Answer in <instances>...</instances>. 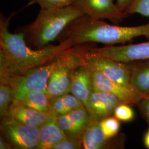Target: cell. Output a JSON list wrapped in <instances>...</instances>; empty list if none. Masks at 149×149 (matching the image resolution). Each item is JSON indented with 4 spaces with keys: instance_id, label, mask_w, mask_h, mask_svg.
Listing matches in <instances>:
<instances>
[{
    "instance_id": "cell-1",
    "label": "cell",
    "mask_w": 149,
    "mask_h": 149,
    "mask_svg": "<svg viewBox=\"0 0 149 149\" xmlns=\"http://www.w3.org/2000/svg\"><path fill=\"white\" fill-rule=\"evenodd\" d=\"M12 16L0 15V83L27 70L49 64L65 50L72 47L67 41L33 49L27 44L24 34L8 30Z\"/></svg>"
},
{
    "instance_id": "cell-2",
    "label": "cell",
    "mask_w": 149,
    "mask_h": 149,
    "mask_svg": "<svg viewBox=\"0 0 149 149\" xmlns=\"http://www.w3.org/2000/svg\"><path fill=\"white\" fill-rule=\"evenodd\" d=\"M143 36L149 37V22L136 26H119L84 15L70 23L56 40L59 43L67 41L72 47L90 43L108 46Z\"/></svg>"
},
{
    "instance_id": "cell-3",
    "label": "cell",
    "mask_w": 149,
    "mask_h": 149,
    "mask_svg": "<svg viewBox=\"0 0 149 149\" xmlns=\"http://www.w3.org/2000/svg\"><path fill=\"white\" fill-rule=\"evenodd\" d=\"M84 15L72 4L59 8L41 9L36 19L21 32L28 45L42 49L56 40L70 23Z\"/></svg>"
},
{
    "instance_id": "cell-4",
    "label": "cell",
    "mask_w": 149,
    "mask_h": 149,
    "mask_svg": "<svg viewBox=\"0 0 149 149\" xmlns=\"http://www.w3.org/2000/svg\"><path fill=\"white\" fill-rule=\"evenodd\" d=\"M87 44L74 46L58 56L48 81L47 93L51 98L70 93L74 70L84 61V53Z\"/></svg>"
},
{
    "instance_id": "cell-5",
    "label": "cell",
    "mask_w": 149,
    "mask_h": 149,
    "mask_svg": "<svg viewBox=\"0 0 149 149\" xmlns=\"http://www.w3.org/2000/svg\"><path fill=\"white\" fill-rule=\"evenodd\" d=\"M56 58L49 64L15 75L4 83L11 86L13 92V100L31 91L47 92L48 81L56 64Z\"/></svg>"
},
{
    "instance_id": "cell-6",
    "label": "cell",
    "mask_w": 149,
    "mask_h": 149,
    "mask_svg": "<svg viewBox=\"0 0 149 149\" xmlns=\"http://www.w3.org/2000/svg\"><path fill=\"white\" fill-rule=\"evenodd\" d=\"M38 127H31L10 117L1 119V136L5 139L13 149H38Z\"/></svg>"
},
{
    "instance_id": "cell-7",
    "label": "cell",
    "mask_w": 149,
    "mask_h": 149,
    "mask_svg": "<svg viewBox=\"0 0 149 149\" xmlns=\"http://www.w3.org/2000/svg\"><path fill=\"white\" fill-rule=\"evenodd\" d=\"M88 66L92 72L95 91H101L113 94L123 103L131 106L138 105L140 102L148 95L136 90L130 84L124 85L110 80L99 70L89 65Z\"/></svg>"
},
{
    "instance_id": "cell-8",
    "label": "cell",
    "mask_w": 149,
    "mask_h": 149,
    "mask_svg": "<svg viewBox=\"0 0 149 149\" xmlns=\"http://www.w3.org/2000/svg\"><path fill=\"white\" fill-rule=\"evenodd\" d=\"M88 50L91 53L98 56L129 63L149 60V40L129 45H106L101 48L95 47L90 45Z\"/></svg>"
},
{
    "instance_id": "cell-9",
    "label": "cell",
    "mask_w": 149,
    "mask_h": 149,
    "mask_svg": "<svg viewBox=\"0 0 149 149\" xmlns=\"http://www.w3.org/2000/svg\"><path fill=\"white\" fill-rule=\"evenodd\" d=\"M89 45L88 43L84 53L86 64L101 71L110 80L124 85L130 84V70L128 63L91 53L88 50Z\"/></svg>"
},
{
    "instance_id": "cell-10",
    "label": "cell",
    "mask_w": 149,
    "mask_h": 149,
    "mask_svg": "<svg viewBox=\"0 0 149 149\" xmlns=\"http://www.w3.org/2000/svg\"><path fill=\"white\" fill-rule=\"evenodd\" d=\"M72 5L85 15L98 19H107L118 24L126 18L113 0H74Z\"/></svg>"
},
{
    "instance_id": "cell-11",
    "label": "cell",
    "mask_w": 149,
    "mask_h": 149,
    "mask_svg": "<svg viewBox=\"0 0 149 149\" xmlns=\"http://www.w3.org/2000/svg\"><path fill=\"white\" fill-rule=\"evenodd\" d=\"M122 103V102L113 94L94 90L86 109L91 118L100 122L106 118L113 116L116 108Z\"/></svg>"
},
{
    "instance_id": "cell-12",
    "label": "cell",
    "mask_w": 149,
    "mask_h": 149,
    "mask_svg": "<svg viewBox=\"0 0 149 149\" xmlns=\"http://www.w3.org/2000/svg\"><path fill=\"white\" fill-rule=\"evenodd\" d=\"M91 119L90 116L85 107L64 115L56 116V120L60 128L68 138L81 140Z\"/></svg>"
},
{
    "instance_id": "cell-13",
    "label": "cell",
    "mask_w": 149,
    "mask_h": 149,
    "mask_svg": "<svg viewBox=\"0 0 149 149\" xmlns=\"http://www.w3.org/2000/svg\"><path fill=\"white\" fill-rule=\"evenodd\" d=\"M93 91L91 70L88 65L86 64L84 60L74 70L72 77L70 93L79 99L87 108L91 96Z\"/></svg>"
},
{
    "instance_id": "cell-14",
    "label": "cell",
    "mask_w": 149,
    "mask_h": 149,
    "mask_svg": "<svg viewBox=\"0 0 149 149\" xmlns=\"http://www.w3.org/2000/svg\"><path fill=\"white\" fill-rule=\"evenodd\" d=\"M54 115L53 112H42L17 102H12L7 117L31 127L39 128L47 122Z\"/></svg>"
},
{
    "instance_id": "cell-15",
    "label": "cell",
    "mask_w": 149,
    "mask_h": 149,
    "mask_svg": "<svg viewBox=\"0 0 149 149\" xmlns=\"http://www.w3.org/2000/svg\"><path fill=\"white\" fill-rule=\"evenodd\" d=\"M114 138H107L102 131L100 122L91 118L81 138L82 147L84 149H109L114 146L113 145L115 143Z\"/></svg>"
},
{
    "instance_id": "cell-16",
    "label": "cell",
    "mask_w": 149,
    "mask_h": 149,
    "mask_svg": "<svg viewBox=\"0 0 149 149\" xmlns=\"http://www.w3.org/2000/svg\"><path fill=\"white\" fill-rule=\"evenodd\" d=\"M56 115L39 127L38 149H53L67 136L58 124Z\"/></svg>"
},
{
    "instance_id": "cell-17",
    "label": "cell",
    "mask_w": 149,
    "mask_h": 149,
    "mask_svg": "<svg viewBox=\"0 0 149 149\" xmlns=\"http://www.w3.org/2000/svg\"><path fill=\"white\" fill-rule=\"evenodd\" d=\"M128 64L130 70V84L139 92L149 94V60Z\"/></svg>"
},
{
    "instance_id": "cell-18",
    "label": "cell",
    "mask_w": 149,
    "mask_h": 149,
    "mask_svg": "<svg viewBox=\"0 0 149 149\" xmlns=\"http://www.w3.org/2000/svg\"><path fill=\"white\" fill-rule=\"evenodd\" d=\"M52 98L46 92L31 91L13 100L24 106L42 112H50Z\"/></svg>"
},
{
    "instance_id": "cell-19",
    "label": "cell",
    "mask_w": 149,
    "mask_h": 149,
    "mask_svg": "<svg viewBox=\"0 0 149 149\" xmlns=\"http://www.w3.org/2000/svg\"><path fill=\"white\" fill-rule=\"evenodd\" d=\"M85 107L83 103L71 93L52 98L51 111L57 116L64 115Z\"/></svg>"
},
{
    "instance_id": "cell-20",
    "label": "cell",
    "mask_w": 149,
    "mask_h": 149,
    "mask_svg": "<svg viewBox=\"0 0 149 149\" xmlns=\"http://www.w3.org/2000/svg\"><path fill=\"white\" fill-rule=\"evenodd\" d=\"M13 100V92L11 86L0 83V117L1 119L8 116L10 107Z\"/></svg>"
},
{
    "instance_id": "cell-21",
    "label": "cell",
    "mask_w": 149,
    "mask_h": 149,
    "mask_svg": "<svg viewBox=\"0 0 149 149\" xmlns=\"http://www.w3.org/2000/svg\"><path fill=\"white\" fill-rule=\"evenodd\" d=\"M100 124L103 133L108 139L115 137L118 134L120 127L119 120L114 116L102 120Z\"/></svg>"
},
{
    "instance_id": "cell-22",
    "label": "cell",
    "mask_w": 149,
    "mask_h": 149,
    "mask_svg": "<svg viewBox=\"0 0 149 149\" xmlns=\"http://www.w3.org/2000/svg\"><path fill=\"white\" fill-rule=\"evenodd\" d=\"M133 14L149 17V0H133L125 15L128 17Z\"/></svg>"
},
{
    "instance_id": "cell-23",
    "label": "cell",
    "mask_w": 149,
    "mask_h": 149,
    "mask_svg": "<svg viewBox=\"0 0 149 149\" xmlns=\"http://www.w3.org/2000/svg\"><path fill=\"white\" fill-rule=\"evenodd\" d=\"M114 116L119 121L130 122L134 118V112L131 106L122 103L116 108Z\"/></svg>"
},
{
    "instance_id": "cell-24",
    "label": "cell",
    "mask_w": 149,
    "mask_h": 149,
    "mask_svg": "<svg viewBox=\"0 0 149 149\" xmlns=\"http://www.w3.org/2000/svg\"><path fill=\"white\" fill-rule=\"evenodd\" d=\"M32 3H37L41 9L63 8L73 3L74 0H30Z\"/></svg>"
},
{
    "instance_id": "cell-25",
    "label": "cell",
    "mask_w": 149,
    "mask_h": 149,
    "mask_svg": "<svg viewBox=\"0 0 149 149\" xmlns=\"http://www.w3.org/2000/svg\"><path fill=\"white\" fill-rule=\"evenodd\" d=\"M83 149L82 141L79 139L66 138L57 144L53 149Z\"/></svg>"
},
{
    "instance_id": "cell-26",
    "label": "cell",
    "mask_w": 149,
    "mask_h": 149,
    "mask_svg": "<svg viewBox=\"0 0 149 149\" xmlns=\"http://www.w3.org/2000/svg\"><path fill=\"white\" fill-rule=\"evenodd\" d=\"M138 106L140 111L149 125V94L140 102Z\"/></svg>"
},
{
    "instance_id": "cell-27",
    "label": "cell",
    "mask_w": 149,
    "mask_h": 149,
    "mask_svg": "<svg viewBox=\"0 0 149 149\" xmlns=\"http://www.w3.org/2000/svg\"><path fill=\"white\" fill-rule=\"evenodd\" d=\"M133 1V0H117L116 4L120 8V10L122 11L124 13V15L126 16L125 12L127 11L129 7L132 3Z\"/></svg>"
},
{
    "instance_id": "cell-28",
    "label": "cell",
    "mask_w": 149,
    "mask_h": 149,
    "mask_svg": "<svg viewBox=\"0 0 149 149\" xmlns=\"http://www.w3.org/2000/svg\"><path fill=\"white\" fill-rule=\"evenodd\" d=\"M0 149H13L12 146L8 141H7L2 136L0 137Z\"/></svg>"
},
{
    "instance_id": "cell-29",
    "label": "cell",
    "mask_w": 149,
    "mask_h": 149,
    "mask_svg": "<svg viewBox=\"0 0 149 149\" xmlns=\"http://www.w3.org/2000/svg\"><path fill=\"white\" fill-rule=\"evenodd\" d=\"M144 142L145 146L149 149V129L144 136Z\"/></svg>"
}]
</instances>
